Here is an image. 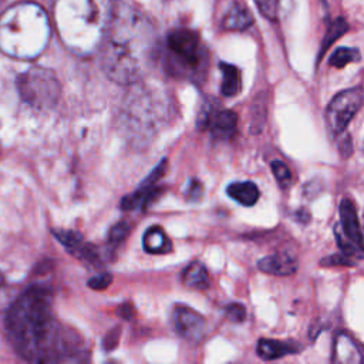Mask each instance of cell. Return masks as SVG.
Listing matches in <instances>:
<instances>
[{
    "mask_svg": "<svg viewBox=\"0 0 364 364\" xmlns=\"http://www.w3.org/2000/svg\"><path fill=\"white\" fill-rule=\"evenodd\" d=\"M333 361L336 363H361V353L354 343L353 338H350L347 334H338L334 341V350H333Z\"/></svg>",
    "mask_w": 364,
    "mask_h": 364,
    "instance_id": "14",
    "label": "cell"
},
{
    "mask_svg": "<svg viewBox=\"0 0 364 364\" xmlns=\"http://www.w3.org/2000/svg\"><path fill=\"white\" fill-rule=\"evenodd\" d=\"M53 233L71 253L82 245V235L77 230H54Z\"/></svg>",
    "mask_w": 364,
    "mask_h": 364,
    "instance_id": "23",
    "label": "cell"
},
{
    "mask_svg": "<svg viewBox=\"0 0 364 364\" xmlns=\"http://www.w3.org/2000/svg\"><path fill=\"white\" fill-rule=\"evenodd\" d=\"M363 100L364 94L361 87L344 90L333 97L327 107L326 117L328 127L334 135H340L346 131L348 122L361 108Z\"/></svg>",
    "mask_w": 364,
    "mask_h": 364,
    "instance_id": "7",
    "label": "cell"
},
{
    "mask_svg": "<svg viewBox=\"0 0 364 364\" xmlns=\"http://www.w3.org/2000/svg\"><path fill=\"white\" fill-rule=\"evenodd\" d=\"M252 23L253 17L243 4L232 6L222 21L226 30H246Z\"/></svg>",
    "mask_w": 364,
    "mask_h": 364,
    "instance_id": "18",
    "label": "cell"
},
{
    "mask_svg": "<svg viewBox=\"0 0 364 364\" xmlns=\"http://www.w3.org/2000/svg\"><path fill=\"white\" fill-rule=\"evenodd\" d=\"M21 98L37 109L51 108L60 97V82L53 71L43 67H31L17 80Z\"/></svg>",
    "mask_w": 364,
    "mask_h": 364,
    "instance_id": "6",
    "label": "cell"
},
{
    "mask_svg": "<svg viewBox=\"0 0 364 364\" xmlns=\"http://www.w3.org/2000/svg\"><path fill=\"white\" fill-rule=\"evenodd\" d=\"M321 264L323 266H353V264H355V262L353 257H350L344 253H338V255H333V256L323 259Z\"/></svg>",
    "mask_w": 364,
    "mask_h": 364,
    "instance_id": "29",
    "label": "cell"
},
{
    "mask_svg": "<svg viewBox=\"0 0 364 364\" xmlns=\"http://www.w3.org/2000/svg\"><path fill=\"white\" fill-rule=\"evenodd\" d=\"M3 283H4V279H3V276H1V273H0V286H3Z\"/></svg>",
    "mask_w": 364,
    "mask_h": 364,
    "instance_id": "35",
    "label": "cell"
},
{
    "mask_svg": "<svg viewBox=\"0 0 364 364\" xmlns=\"http://www.w3.org/2000/svg\"><path fill=\"white\" fill-rule=\"evenodd\" d=\"M185 195L188 196L189 200H193V202L198 200L202 196V185H200V182L196 181V179H192L189 182V188L186 189Z\"/></svg>",
    "mask_w": 364,
    "mask_h": 364,
    "instance_id": "31",
    "label": "cell"
},
{
    "mask_svg": "<svg viewBox=\"0 0 364 364\" xmlns=\"http://www.w3.org/2000/svg\"><path fill=\"white\" fill-rule=\"evenodd\" d=\"M205 48L199 36L188 28H178L166 38V65L175 75H189L199 70Z\"/></svg>",
    "mask_w": 364,
    "mask_h": 364,
    "instance_id": "5",
    "label": "cell"
},
{
    "mask_svg": "<svg viewBox=\"0 0 364 364\" xmlns=\"http://www.w3.org/2000/svg\"><path fill=\"white\" fill-rule=\"evenodd\" d=\"M102 68L119 82L131 84L148 70L155 47V36L149 23L136 13L118 14L104 33Z\"/></svg>",
    "mask_w": 364,
    "mask_h": 364,
    "instance_id": "2",
    "label": "cell"
},
{
    "mask_svg": "<svg viewBox=\"0 0 364 364\" xmlns=\"http://www.w3.org/2000/svg\"><path fill=\"white\" fill-rule=\"evenodd\" d=\"M166 165H168L166 159L161 161V164H158V165L155 166V169L149 173L148 178H145V179L142 181V183L139 185V188H138L135 192H132V193L128 195V196H124L122 200H121V209H122V210H134V209L142 206V205H144V200H145V198H146V195H148L149 191L154 188V183L158 182V181L164 176V173H165V171H166Z\"/></svg>",
    "mask_w": 364,
    "mask_h": 364,
    "instance_id": "11",
    "label": "cell"
},
{
    "mask_svg": "<svg viewBox=\"0 0 364 364\" xmlns=\"http://www.w3.org/2000/svg\"><path fill=\"white\" fill-rule=\"evenodd\" d=\"M270 168H272V172L274 175V178L277 179V182L280 185H289L290 181H291V172L290 169L287 168V165L279 159H274L272 164H270Z\"/></svg>",
    "mask_w": 364,
    "mask_h": 364,
    "instance_id": "26",
    "label": "cell"
},
{
    "mask_svg": "<svg viewBox=\"0 0 364 364\" xmlns=\"http://www.w3.org/2000/svg\"><path fill=\"white\" fill-rule=\"evenodd\" d=\"M257 267L274 276H290L297 270V259L287 252H277L257 262Z\"/></svg>",
    "mask_w": 364,
    "mask_h": 364,
    "instance_id": "12",
    "label": "cell"
},
{
    "mask_svg": "<svg viewBox=\"0 0 364 364\" xmlns=\"http://www.w3.org/2000/svg\"><path fill=\"white\" fill-rule=\"evenodd\" d=\"M220 71H222V85L220 92L225 97H233L240 90V74L237 67L226 63H220Z\"/></svg>",
    "mask_w": 364,
    "mask_h": 364,
    "instance_id": "19",
    "label": "cell"
},
{
    "mask_svg": "<svg viewBox=\"0 0 364 364\" xmlns=\"http://www.w3.org/2000/svg\"><path fill=\"white\" fill-rule=\"evenodd\" d=\"M112 282V276L109 273H98L95 274L94 277H91L88 280V286L92 289V290H105Z\"/></svg>",
    "mask_w": 364,
    "mask_h": 364,
    "instance_id": "30",
    "label": "cell"
},
{
    "mask_svg": "<svg viewBox=\"0 0 364 364\" xmlns=\"http://www.w3.org/2000/svg\"><path fill=\"white\" fill-rule=\"evenodd\" d=\"M338 148H340V154L344 158H348L351 155V152H353V142H351V138H350V135L347 132L341 136Z\"/></svg>",
    "mask_w": 364,
    "mask_h": 364,
    "instance_id": "32",
    "label": "cell"
},
{
    "mask_svg": "<svg viewBox=\"0 0 364 364\" xmlns=\"http://www.w3.org/2000/svg\"><path fill=\"white\" fill-rule=\"evenodd\" d=\"M259 11L270 18V20H274L279 14V9H280V4H279V0H255Z\"/></svg>",
    "mask_w": 364,
    "mask_h": 364,
    "instance_id": "27",
    "label": "cell"
},
{
    "mask_svg": "<svg viewBox=\"0 0 364 364\" xmlns=\"http://www.w3.org/2000/svg\"><path fill=\"white\" fill-rule=\"evenodd\" d=\"M226 193L236 202H239L243 206H252L259 199V188L250 182H233L226 188Z\"/></svg>",
    "mask_w": 364,
    "mask_h": 364,
    "instance_id": "16",
    "label": "cell"
},
{
    "mask_svg": "<svg viewBox=\"0 0 364 364\" xmlns=\"http://www.w3.org/2000/svg\"><path fill=\"white\" fill-rule=\"evenodd\" d=\"M54 14L61 37L71 47H92L104 36V10L98 0H55Z\"/></svg>",
    "mask_w": 364,
    "mask_h": 364,
    "instance_id": "4",
    "label": "cell"
},
{
    "mask_svg": "<svg viewBox=\"0 0 364 364\" xmlns=\"http://www.w3.org/2000/svg\"><path fill=\"white\" fill-rule=\"evenodd\" d=\"M142 246L148 253L154 255L168 253L172 249V243L159 226H151L149 229L145 230L142 237Z\"/></svg>",
    "mask_w": 364,
    "mask_h": 364,
    "instance_id": "17",
    "label": "cell"
},
{
    "mask_svg": "<svg viewBox=\"0 0 364 364\" xmlns=\"http://www.w3.org/2000/svg\"><path fill=\"white\" fill-rule=\"evenodd\" d=\"M118 314L122 318H125V320H131L134 317V314H135V309H134V306L131 303H124V304L119 306Z\"/></svg>",
    "mask_w": 364,
    "mask_h": 364,
    "instance_id": "33",
    "label": "cell"
},
{
    "mask_svg": "<svg viewBox=\"0 0 364 364\" xmlns=\"http://www.w3.org/2000/svg\"><path fill=\"white\" fill-rule=\"evenodd\" d=\"M118 334H119V328L117 327L115 330H112V331H109L108 333V336L107 337H109V340L108 338H105V341H104V344H105V348H114L115 346H117V340H118Z\"/></svg>",
    "mask_w": 364,
    "mask_h": 364,
    "instance_id": "34",
    "label": "cell"
},
{
    "mask_svg": "<svg viewBox=\"0 0 364 364\" xmlns=\"http://www.w3.org/2000/svg\"><path fill=\"white\" fill-rule=\"evenodd\" d=\"M340 225H337V229L355 246L363 249V233L360 228V222L357 218L355 206L351 200L343 199L340 202Z\"/></svg>",
    "mask_w": 364,
    "mask_h": 364,
    "instance_id": "10",
    "label": "cell"
},
{
    "mask_svg": "<svg viewBox=\"0 0 364 364\" xmlns=\"http://www.w3.org/2000/svg\"><path fill=\"white\" fill-rule=\"evenodd\" d=\"M129 225L125 222V220H121L118 223H115L111 230H109V235H108V243L111 246H118L128 235H129Z\"/></svg>",
    "mask_w": 364,
    "mask_h": 364,
    "instance_id": "25",
    "label": "cell"
},
{
    "mask_svg": "<svg viewBox=\"0 0 364 364\" xmlns=\"http://www.w3.org/2000/svg\"><path fill=\"white\" fill-rule=\"evenodd\" d=\"M181 280L186 287L196 289V290H205L209 287V273L206 267L200 262H192L189 263L181 274Z\"/></svg>",
    "mask_w": 364,
    "mask_h": 364,
    "instance_id": "15",
    "label": "cell"
},
{
    "mask_svg": "<svg viewBox=\"0 0 364 364\" xmlns=\"http://www.w3.org/2000/svg\"><path fill=\"white\" fill-rule=\"evenodd\" d=\"M51 293L31 286L11 304L6 326L16 351L27 361L54 363L80 360L78 337L63 330L54 318Z\"/></svg>",
    "mask_w": 364,
    "mask_h": 364,
    "instance_id": "1",
    "label": "cell"
},
{
    "mask_svg": "<svg viewBox=\"0 0 364 364\" xmlns=\"http://www.w3.org/2000/svg\"><path fill=\"white\" fill-rule=\"evenodd\" d=\"M50 23L36 3H18L0 16V50L16 58H34L47 46Z\"/></svg>",
    "mask_w": 364,
    "mask_h": 364,
    "instance_id": "3",
    "label": "cell"
},
{
    "mask_svg": "<svg viewBox=\"0 0 364 364\" xmlns=\"http://www.w3.org/2000/svg\"><path fill=\"white\" fill-rule=\"evenodd\" d=\"M172 323L176 333L191 343H198L205 334V318L185 304L175 306Z\"/></svg>",
    "mask_w": 364,
    "mask_h": 364,
    "instance_id": "8",
    "label": "cell"
},
{
    "mask_svg": "<svg viewBox=\"0 0 364 364\" xmlns=\"http://www.w3.org/2000/svg\"><path fill=\"white\" fill-rule=\"evenodd\" d=\"M78 259H81L85 263H90L92 266H100L101 264V257H100V252L94 245L90 243H82L78 249H75L73 252Z\"/></svg>",
    "mask_w": 364,
    "mask_h": 364,
    "instance_id": "24",
    "label": "cell"
},
{
    "mask_svg": "<svg viewBox=\"0 0 364 364\" xmlns=\"http://www.w3.org/2000/svg\"><path fill=\"white\" fill-rule=\"evenodd\" d=\"M203 119L199 121V127L209 128L212 135L216 138H226L229 136L237 124V115L230 109H219L209 112L208 109L205 114L200 115Z\"/></svg>",
    "mask_w": 364,
    "mask_h": 364,
    "instance_id": "9",
    "label": "cell"
},
{
    "mask_svg": "<svg viewBox=\"0 0 364 364\" xmlns=\"http://www.w3.org/2000/svg\"><path fill=\"white\" fill-rule=\"evenodd\" d=\"M347 28H348V26H347L346 20H344L343 17L336 18V20L331 23V26L328 27V30H327V33H326V36H324V41H323V46H321V53H320V55H323V53L328 48V46L333 44L338 37H341V36L347 31Z\"/></svg>",
    "mask_w": 364,
    "mask_h": 364,
    "instance_id": "22",
    "label": "cell"
},
{
    "mask_svg": "<svg viewBox=\"0 0 364 364\" xmlns=\"http://www.w3.org/2000/svg\"><path fill=\"white\" fill-rule=\"evenodd\" d=\"M225 313L228 318L233 323H242L246 318V309L240 303H230L225 307Z\"/></svg>",
    "mask_w": 364,
    "mask_h": 364,
    "instance_id": "28",
    "label": "cell"
},
{
    "mask_svg": "<svg viewBox=\"0 0 364 364\" xmlns=\"http://www.w3.org/2000/svg\"><path fill=\"white\" fill-rule=\"evenodd\" d=\"M360 51L357 48H351V47H341L337 48L328 60V64L331 67L336 68H343L344 65H347L348 63H354V61H360Z\"/></svg>",
    "mask_w": 364,
    "mask_h": 364,
    "instance_id": "20",
    "label": "cell"
},
{
    "mask_svg": "<svg viewBox=\"0 0 364 364\" xmlns=\"http://www.w3.org/2000/svg\"><path fill=\"white\" fill-rule=\"evenodd\" d=\"M262 100H259V97L253 101V105L250 108V131L253 134L260 132V129L263 128L264 119H266V100L260 95Z\"/></svg>",
    "mask_w": 364,
    "mask_h": 364,
    "instance_id": "21",
    "label": "cell"
},
{
    "mask_svg": "<svg viewBox=\"0 0 364 364\" xmlns=\"http://www.w3.org/2000/svg\"><path fill=\"white\" fill-rule=\"evenodd\" d=\"M300 350H301V346L291 340L280 341V340L260 338L256 346L257 355L264 361L276 360L289 354H297Z\"/></svg>",
    "mask_w": 364,
    "mask_h": 364,
    "instance_id": "13",
    "label": "cell"
}]
</instances>
